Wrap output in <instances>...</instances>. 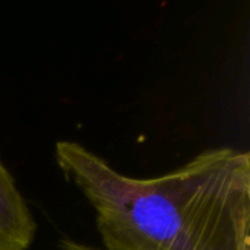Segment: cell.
Listing matches in <instances>:
<instances>
[{
	"label": "cell",
	"mask_w": 250,
	"mask_h": 250,
	"mask_svg": "<svg viewBox=\"0 0 250 250\" xmlns=\"http://www.w3.org/2000/svg\"><path fill=\"white\" fill-rule=\"evenodd\" d=\"M59 168L95 211L103 250H250V157L223 146L136 179L75 141L54 148Z\"/></svg>",
	"instance_id": "1"
},
{
	"label": "cell",
	"mask_w": 250,
	"mask_h": 250,
	"mask_svg": "<svg viewBox=\"0 0 250 250\" xmlns=\"http://www.w3.org/2000/svg\"><path fill=\"white\" fill-rule=\"evenodd\" d=\"M35 229L26 201L0 163V250H26L32 245Z\"/></svg>",
	"instance_id": "2"
},
{
	"label": "cell",
	"mask_w": 250,
	"mask_h": 250,
	"mask_svg": "<svg viewBox=\"0 0 250 250\" xmlns=\"http://www.w3.org/2000/svg\"><path fill=\"white\" fill-rule=\"evenodd\" d=\"M60 248H62V250H103L101 248L83 245V243H79V242L72 240V239H63L60 242Z\"/></svg>",
	"instance_id": "3"
}]
</instances>
